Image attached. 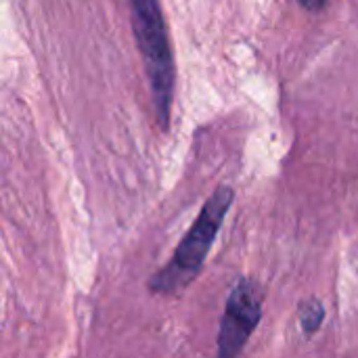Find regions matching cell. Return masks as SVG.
<instances>
[{"instance_id":"1","label":"cell","mask_w":358,"mask_h":358,"mask_svg":"<svg viewBox=\"0 0 358 358\" xmlns=\"http://www.w3.org/2000/svg\"><path fill=\"white\" fill-rule=\"evenodd\" d=\"M128 4L132 13L134 38L149 78L153 107L159 126L168 130L174 96V59L162 6L159 0H128Z\"/></svg>"},{"instance_id":"2","label":"cell","mask_w":358,"mask_h":358,"mask_svg":"<svg viewBox=\"0 0 358 358\" xmlns=\"http://www.w3.org/2000/svg\"><path fill=\"white\" fill-rule=\"evenodd\" d=\"M235 199V193L231 187H218L212 197L201 208L199 216L178 243L172 260L153 275L149 281V287L155 294H172L182 287H187L203 266L208 252L222 227L224 216L229 214V208Z\"/></svg>"},{"instance_id":"3","label":"cell","mask_w":358,"mask_h":358,"mask_svg":"<svg viewBox=\"0 0 358 358\" xmlns=\"http://www.w3.org/2000/svg\"><path fill=\"white\" fill-rule=\"evenodd\" d=\"M262 319V292L252 279H241L229 294L220 331L218 358H237Z\"/></svg>"},{"instance_id":"4","label":"cell","mask_w":358,"mask_h":358,"mask_svg":"<svg viewBox=\"0 0 358 358\" xmlns=\"http://www.w3.org/2000/svg\"><path fill=\"white\" fill-rule=\"evenodd\" d=\"M298 319H300V325H302V331L306 336H313L319 331V327L323 325V319H325V308L319 300L310 298V300H304L300 304V310H298Z\"/></svg>"},{"instance_id":"5","label":"cell","mask_w":358,"mask_h":358,"mask_svg":"<svg viewBox=\"0 0 358 358\" xmlns=\"http://www.w3.org/2000/svg\"><path fill=\"white\" fill-rule=\"evenodd\" d=\"M300 4L306 6L308 10H321L327 4V0H300Z\"/></svg>"}]
</instances>
